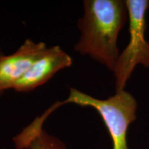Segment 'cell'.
<instances>
[{
    "instance_id": "obj_1",
    "label": "cell",
    "mask_w": 149,
    "mask_h": 149,
    "mask_svg": "<svg viewBox=\"0 0 149 149\" xmlns=\"http://www.w3.org/2000/svg\"><path fill=\"white\" fill-rule=\"evenodd\" d=\"M84 14L77 22L80 35L74 50L113 72L120 56L117 39L128 13L124 0H84Z\"/></svg>"
},
{
    "instance_id": "obj_2",
    "label": "cell",
    "mask_w": 149,
    "mask_h": 149,
    "mask_svg": "<svg viewBox=\"0 0 149 149\" xmlns=\"http://www.w3.org/2000/svg\"><path fill=\"white\" fill-rule=\"evenodd\" d=\"M66 104L95 109L102 117L111 137L113 149H130L128 144V130L137 119V102L123 90L107 99H97L74 88H70L68 98L54 104L56 109Z\"/></svg>"
},
{
    "instance_id": "obj_3",
    "label": "cell",
    "mask_w": 149,
    "mask_h": 149,
    "mask_svg": "<svg viewBox=\"0 0 149 149\" xmlns=\"http://www.w3.org/2000/svg\"><path fill=\"white\" fill-rule=\"evenodd\" d=\"M126 3L130 39L128 45L120 53L113 70L116 92L125 90L136 66L141 65L149 68V42L145 37L149 0H126Z\"/></svg>"
},
{
    "instance_id": "obj_4",
    "label": "cell",
    "mask_w": 149,
    "mask_h": 149,
    "mask_svg": "<svg viewBox=\"0 0 149 149\" xmlns=\"http://www.w3.org/2000/svg\"><path fill=\"white\" fill-rule=\"evenodd\" d=\"M48 48L44 42L26 39L13 53L0 57V95L8 89H13Z\"/></svg>"
},
{
    "instance_id": "obj_5",
    "label": "cell",
    "mask_w": 149,
    "mask_h": 149,
    "mask_svg": "<svg viewBox=\"0 0 149 149\" xmlns=\"http://www.w3.org/2000/svg\"><path fill=\"white\" fill-rule=\"evenodd\" d=\"M72 64L71 57L60 46L48 47L44 55L19 80L13 90L18 93L31 92L49 81L59 70L68 68Z\"/></svg>"
},
{
    "instance_id": "obj_6",
    "label": "cell",
    "mask_w": 149,
    "mask_h": 149,
    "mask_svg": "<svg viewBox=\"0 0 149 149\" xmlns=\"http://www.w3.org/2000/svg\"><path fill=\"white\" fill-rule=\"evenodd\" d=\"M17 149H68L59 137L40 127L28 126L13 139Z\"/></svg>"
},
{
    "instance_id": "obj_7",
    "label": "cell",
    "mask_w": 149,
    "mask_h": 149,
    "mask_svg": "<svg viewBox=\"0 0 149 149\" xmlns=\"http://www.w3.org/2000/svg\"><path fill=\"white\" fill-rule=\"evenodd\" d=\"M3 55H4V53H3V52L2 49H1V48H0V57H1V56ZM1 95H0V97H1Z\"/></svg>"
}]
</instances>
